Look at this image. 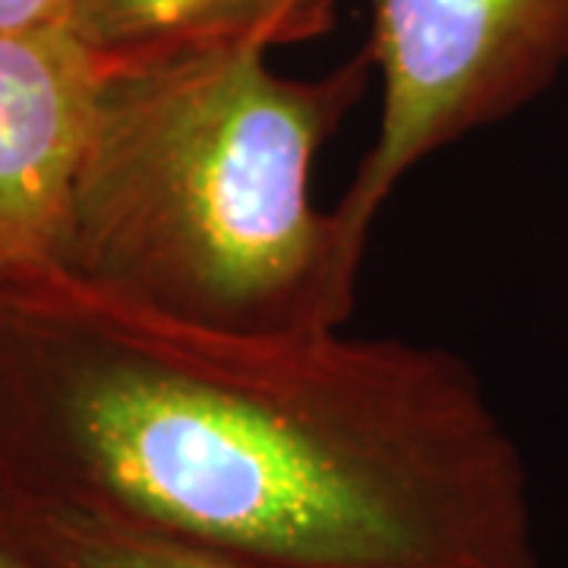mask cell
I'll use <instances>...</instances> for the list:
<instances>
[{
	"mask_svg": "<svg viewBox=\"0 0 568 568\" xmlns=\"http://www.w3.org/2000/svg\"><path fill=\"white\" fill-rule=\"evenodd\" d=\"M0 493L265 568H540L455 351L178 323L63 268L0 287Z\"/></svg>",
	"mask_w": 568,
	"mask_h": 568,
	"instance_id": "6da1fadb",
	"label": "cell"
},
{
	"mask_svg": "<svg viewBox=\"0 0 568 568\" xmlns=\"http://www.w3.org/2000/svg\"><path fill=\"white\" fill-rule=\"evenodd\" d=\"M369 73L366 51L313 80L244 44L108 58L61 268L178 323L342 328L366 250L313 174Z\"/></svg>",
	"mask_w": 568,
	"mask_h": 568,
	"instance_id": "7a4b0ae2",
	"label": "cell"
},
{
	"mask_svg": "<svg viewBox=\"0 0 568 568\" xmlns=\"http://www.w3.org/2000/svg\"><path fill=\"white\" fill-rule=\"evenodd\" d=\"M379 126L335 212L364 246L424 159L540 99L568 63V0H369Z\"/></svg>",
	"mask_w": 568,
	"mask_h": 568,
	"instance_id": "3957f363",
	"label": "cell"
},
{
	"mask_svg": "<svg viewBox=\"0 0 568 568\" xmlns=\"http://www.w3.org/2000/svg\"><path fill=\"white\" fill-rule=\"evenodd\" d=\"M104 73L73 32L0 36V287L61 268Z\"/></svg>",
	"mask_w": 568,
	"mask_h": 568,
	"instance_id": "277c9868",
	"label": "cell"
},
{
	"mask_svg": "<svg viewBox=\"0 0 568 568\" xmlns=\"http://www.w3.org/2000/svg\"><path fill=\"white\" fill-rule=\"evenodd\" d=\"M338 0H77L70 32L102 58L174 48H287L335 26Z\"/></svg>",
	"mask_w": 568,
	"mask_h": 568,
	"instance_id": "5b68a950",
	"label": "cell"
},
{
	"mask_svg": "<svg viewBox=\"0 0 568 568\" xmlns=\"http://www.w3.org/2000/svg\"><path fill=\"white\" fill-rule=\"evenodd\" d=\"M0 537L39 568H265L155 530L3 493Z\"/></svg>",
	"mask_w": 568,
	"mask_h": 568,
	"instance_id": "8992f818",
	"label": "cell"
},
{
	"mask_svg": "<svg viewBox=\"0 0 568 568\" xmlns=\"http://www.w3.org/2000/svg\"><path fill=\"white\" fill-rule=\"evenodd\" d=\"M77 0H0V36L70 32Z\"/></svg>",
	"mask_w": 568,
	"mask_h": 568,
	"instance_id": "52a82bcc",
	"label": "cell"
},
{
	"mask_svg": "<svg viewBox=\"0 0 568 568\" xmlns=\"http://www.w3.org/2000/svg\"><path fill=\"white\" fill-rule=\"evenodd\" d=\"M0 568H39L26 552H20V549L13 547L10 540H3L0 537Z\"/></svg>",
	"mask_w": 568,
	"mask_h": 568,
	"instance_id": "ba28073f",
	"label": "cell"
}]
</instances>
